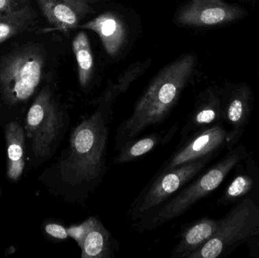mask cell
<instances>
[{
  "mask_svg": "<svg viewBox=\"0 0 259 258\" xmlns=\"http://www.w3.org/2000/svg\"><path fill=\"white\" fill-rule=\"evenodd\" d=\"M113 104L97 103V109L82 118L54 168L61 193L69 202L86 206L106 176Z\"/></svg>",
  "mask_w": 259,
  "mask_h": 258,
  "instance_id": "cell-1",
  "label": "cell"
},
{
  "mask_svg": "<svg viewBox=\"0 0 259 258\" xmlns=\"http://www.w3.org/2000/svg\"><path fill=\"white\" fill-rule=\"evenodd\" d=\"M195 63L196 56L190 53L160 71L136 103L131 115L117 128L116 151L139 137L146 129L165 121L188 83Z\"/></svg>",
  "mask_w": 259,
  "mask_h": 258,
  "instance_id": "cell-2",
  "label": "cell"
},
{
  "mask_svg": "<svg viewBox=\"0 0 259 258\" xmlns=\"http://www.w3.org/2000/svg\"><path fill=\"white\" fill-rule=\"evenodd\" d=\"M247 156L246 148L240 144L220 162L181 189L155 212L138 221L136 228L140 232L153 230L184 215L197 201L218 189L228 174Z\"/></svg>",
  "mask_w": 259,
  "mask_h": 258,
  "instance_id": "cell-3",
  "label": "cell"
},
{
  "mask_svg": "<svg viewBox=\"0 0 259 258\" xmlns=\"http://www.w3.org/2000/svg\"><path fill=\"white\" fill-rule=\"evenodd\" d=\"M45 62L42 46L28 43L6 55L0 62V92L5 102L27 101L40 83Z\"/></svg>",
  "mask_w": 259,
  "mask_h": 258,
  "instance_id": "cell-4",
  "label": "cell"
},
{
  "mask_svg": "<svg viewBox=\"0 0 259 258\" xmlns=\"http://www.w3.org/2000/svg\"><path fill=\"white\" fill-rule=\"evenodd\" d=\"M69 121L67 109L60 105L50 87L46 86L36 96L26 119V133L36 157H51L63 139Z\"/></svg>",
  "mask_w": 259,
  "mask_h": 258,
  "instance_id": "cell-5",
  "label": "cell"
},
{
  "mask_svg": "<svg viewBox=\"0 0 259 258\" xmlns=\"http://www.w3.org/2000/svg\"><path fill=\"white\" fill-rule=\"evenodd\" d=\"M259 234V201L252 196L240 200L225 218L212 237L187 258H217L231 247Z\"/></svg>",
  "mask_w": 259,
  "mask_h": 258,
  "instance_id": "cell-6",
  "label": "cell"
},
{
  "mask_svg": "<svg viewBox=\"0 0 259 258\" xmlns=\"http://www.w3.org/2000/svg\"><path fill=\"white\" fill-rule=\"evenodd\" d=\"M212 157L205 156L169 171L157 172L133 201L127 212L130 219L137 223L155 212L194 178Z\"/></svg>",
  "mask_w": 259,
  "mask_h": 258,
  "instance_id": "cell-7",
  "label": "cell"
},
{
  "mask_svg": "<svg viewBox=\"0 0 259 258\" xmlns=\"http://www.w3.org/2000/svg\"><path fill=\"white\" fill-rule=\"evenodd\" d=\"M227 143L229 144V133L221 124L204 129L181 142L158 172L169 171L205 156H214Z\"/></svg>",
  "mask_w": 259,
  "mask_h": 258,
  "instance_id": "cell-8",
  "label": "cell"
},
{
  "mask_svg": "<svg viewBox=\"0 0 259 258\" xmlns=\"http://www.w3.org/2000/svg\"><path fill=\"white\" fill-rule=\"evenodd\" d=\"M243 15L239 6L222 0H188L178 11L175 21L187 27H209L233 22Z\"/></svg>",
  "mask_w": 259,
  "mask_h": 258,
  "instance_id": "cell-9",
  "label": "cell"
},
{
  "mask_svg": "<svg viewBox=\"0 0 259 258\" xmlns=\"http://www.w3.org/2000/svg\"><path fill=\"white\" fill-rule=\"evenodd\" d=\"M68 231L81 250L82 258H113L118 251V242L98 217H90Z\"/></svg>",
  "mask_w": 259,
  "mask_h": 258,
  "instance_id": "cell-10",
  "label": "cell"
},
{
  "mask_svg": "<svg viewBox=\"0 0 259 258\" xmlns=\"http://www.w3.org/2000/svg\"><path fill=\"white\" fill-rule=\"evenodd\" d=\"M99 0H36L49 24L61 30L78 27L85 18L95 13Z\"/></svg>",
  "mask_w": 259,
  "mask_h": 258,
  "instance_id": "cell-11",
  "label": "cell"
},
{
  "mask_svg": "<svg viewBox=\"0 0 259 258\" xmlns=\"http://www.w3.org/2000/svg\"><path fill=\"white\" fill-rule=\"evenodd\" d=\"M223 107L220 95L208 89L200 95L181 130V142L192 135L223 122Z\"/></svg>",
  "mask_w": 259,
  "mask_h": 258,
  "instance_id": "cell-12",
  "label": "cell"
},
{
  "mask_svg": "<svg viewBox=\"0 0 259 258\" xmlns=\"http://www.w3.org/2000/svg\"><path fill=\"white\" fill-rule=\"evenodd\" d=\"M221 220L202 218L182 226L179 242L171 251V257L187 258L201 248L215 233Z\"/></svg>",
  "mask_w": 259,
  "mask_h": 258,
  "instance_id": "cell-13",
  "label": "cell"
},
{
  "mask_svg": "<svg viewBox=\"0 0 259 258\" xmlns=\"http://www.w3.org/2000/svg\"><path fill=\"white\" fill-rule=\"evenodd\" d=\"M222 107L224 122L228 123L231 127L229 145H234L249 122L251 113L250 89L246 86L237 88L228 101H222Z\"/></svg>",
  "mask_w": 259,
  "mask_h": 258,
  "instance_id": "cell-14",
  "label": "cell"
},
{
  "mask_svg": "<svg viewBox=\"0 0 259 258\" xmlns=\"http://www.w3.org/2000/svg\"><path fill=\"white\" fill-rule=\"evenodd\" d=\"M78 27L89 29L97 33L105 49L110 56H115L119 53L125 39L124 24L116 15L110 12L99 15Z\"/></svg>",
  "mask_w": 259,
  "mask_h": 258,
  "instance_id": "cell-15",
  "label": "cell"
},
{
  "mask_svg": "<svg viewBox=\"0 0 259 258\" xmlns=\"http://www.w3.org/2000/svg\"><path fill=\"white\" fill-rule=\"evenodd\" d=\"M178 129V124H176L163 131L136 138L118 150V154L114 158V164L122 165L130 163L149 154L158 145L168 143L176 134Z\"/></svg>",
  "mask_w": 259,
  "mask_h": 258,
  "instance_id": "cell-16",
  "label": "cell"
},
{
  "mask_svg": "<svg viewBox=\"0 0 259 258\" xmlns=\"http://www.w3.org/2000/svg\"><path fill=\"white\" fill-rule=\"evenodd\" d=\"M8 149L7 174L12 181L21 177L24 168V133L18 123L12 122L6 130Z\"/></svg>",
  "mask_w": 259,
  "mask_h": 258,
  "instance_id": "cell-17",
  "label": "cell"
},
{
  "mask_svg": "<svg viewBox=\"0 0 259 258\" xmlns=\"http://www.w3.org/2000/svg\"><path fill=\"white\" fill-rule=\"evenodd\" d=\"M72 46L78 66L79 83L85 89L91 83L94 73V59L88 35L84 32L77 33Z\"/></svg>",
  "mask_w": 259,
  "mask_h": 258,
  "instance_id": "cell-18",
  "label": "cell"
},
{
  "mask_svg": "<svg viewBox=\"0 0 259 258\" xmlns=\"http://www.w3.org/2000/svg\"><path fill=\"white\" fill-rule=\"evenodd\" d=\"M257 181H259V172L258 169L254 174L248 173L245 170L235 176L229 186L225 189L219 200V204H228L229 203L240 201L243 198L248 196L256 186Z\"/></svg>",
  "mask_w": 259,
  "mask_h": 258,
  "instance_id": "cell-19",
  "label": "cell"
},
{
  "mask_svg": "<svg viewBox=\"0 0 259 258\" xmlns=\"http://www.w3.org/2000/svg\"><path fill=\"white\" fill-rule=\"evenodd\" d=\"M36 12L32 6L0 19V44L27 30L35 22Z\"/></svg>",
  "mask_w": 259,
  "mask_h": 258,
  "instance_id": "cell-20",
  "label": "cell"
},
{
  "mask_svg": "<svg viewBox=\"0 0 259 258\" xmlns=\"http://www.w3.org/2000/svg\"><path fill=\"white\" fill-rule=\"evenodd\" d=\"M31 6L30 0H0V19Z\"/></svg>",
  "mask_w": 259,
  "mask_h": 258,
  "instance_id": "cell-21",
  "label": "cell"
},
{
  "mask_svg": "<svg viewBox=\"0 0 259 258\" xmlns=\"http://www.w3.org/2000/svg\"><path fill=\"white\" fill-rule=\"evenodd\" d=\"M45 232L48 236L57 240H67L70 237L68 234V228L62 224L56 223H50L45 227Z\"/></svg>",
  "mask_w": 259,
  "mask_h": 258,
  "instance_id": "cell-22",
  "label": "cell"
}]
</instances>
